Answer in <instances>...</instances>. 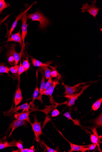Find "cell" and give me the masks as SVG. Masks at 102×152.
Segmentation results:
<instances>
[{
    "label": "cell",
    "mask_w": 102,
    "mask_h": 152,
    "mask_svg": "<svg viewBox=\"0 0 102 152\" xmlns=\"http://www.w3.org/2000/svg\"><path fill=\"white\" fill-rule=\"evenodd\" d=\"M93 132L95 136H96L99 139L100 137H99L98 134L97 133V128H95L94 129H91Z\"/></svg>",
    "instance_id": "obj_38"
},
{
    "label": "cell",
    "mask_w": 102,
    "mask_h": 152,
    "mask_svg": "<svg viewBox=\"0 0 102 152\" xmlns=\"http://www.w3.org/2000/svg\"><path fill=\"white\" fill-rule=\"evenodd\" d=\"M9 6L10 5L6 3L4 0H0V15L4 9L8 8Z\"/></svg>",
    "instance_id": "obj_24"
},
{
    "label": "cell",
    "mask_w": 102,
    "mask_h": 152,
    "mask_svg": "<svg viewBox=\"0 0 102 152\" xmlns=\"http://www.w3.org/2000/svg\"><path fill=\"white\" fill-rule=\"evenodd\" d=\"M27 122L26 121H21L16 120L13 121L9 125L8 129V132L12 129L11 133L9 136H10L13 132L17 128L22 126H26L27 125Z\"/></svg>",
    "instance_id": "obj_6"
},
{
    "label": "cell",
    "mask_w": 102,
    "mask_h": 152,
    "mask_svg": "<svg viewBox=\"0 0 102 152\" xmlns=\"http://www.w3.org/2000/svg\"><path fill=\"white\" fill-rule=\"evenodd\" d=\"M22 91L20 84H18V87L16 92L14 98L15 107H16L21 103L23 100Z\"/></svg>",
    "instance_id": "obj_10"
},
{
    "label": "cell",
    "mask_w": 102,
    "mask_h": 152,
    "mask_svg": "<svg viewBox=\"0 0 102 152\" xmlns=\"http://www.w3.org/2000/svg\"><path fill=\"white\" fill-rule=\"evenodd\" d=\"M39 88H38L37 86L33 95V100L30 102L29 104L33 107H34V102L38 97V95H39Z\"/></svg>",
    "instance_id": "obj_18"
},
{
    "label": "cell",
    "mask_w": 102,
    "mask_h": 152,
    "mask_svg": "<svg viewBox=\"0 0 102 152\" xmlns=\"http://www.w3.org/2000/svg\"><path fill=\"white\" fill-rule=\"evenodd\" d=\"M19 68V65H15L10 68V71L13 74L16 75L18 73Z\"/></svg>",
    "instance_id": "obj_30"
},
{
    "label": "cell",
    "mask_w": 102,
    "mask_h": 152,
    "mask_svg": "<svg viewBox=\"0 0 102 152\" xmlns=\"http://www.w3.org/2000/svg\"><path fill=\"white\" fill-rule=\"evenodd\" d=\"M91 2V5L88 4L87 3L83 4L81 10L82 12L87 11L94 17L96 18L100 9L97 8L95 5L96 3V1H92Z\"/></svg>",
    "instance_id": "obj_2"
},
{
    "label": "cell",
    "mask_w": 102,
    "mask_h": 152,
    "mask_svg": "<svg viewBox=\"0 0 102 152\" xmlns=\"http://www.w3.org/2000/svg\"><path fill=\"white\" fill-rule=\"evenodd\" d=\"M53 81L52 77L48 79V81L46 83L44 90H46L49 88L52 85Z\"/></svg>",
    "instance_id": "obj_31"
},
{
    "label": "cell",
    "mask_w": 102,
    "mask_h": 152,
    "mask_svg": "<svg viewBox=\"0 0 102 152\" xmlns=\"http://www.w3.org/2000/svg\"><path fill=\"white\" fill-rule=\"evenodd\" d=\"M22 65L24 68L25 72L27 71L29 69L30 64L29 61L28 57L26 59L23 60Z\"/></svg>",
    "instance_id": "obj_28"
},
{
    "label": "cell",
    "mask_w": 102,
    "mask_h": 152,
    "mask_svg": "<svg viewBox=\"0 0 102 152\" xmlns=\"http://www.w3.org/2000/svg\"><path fill=\"white\" fill-rule=\"evenodd\" d=\"M102 102V98L101 97L93 104L92 106V109L94 111L98 109L101 106Z\"/></svg>",
    "instance_id": "obj_23"
},
{
    "label": "cell",
    "mask_w": 102,
    "mask_h": 152,
    "mask_svg": "<svg viewBox=\"0 0 102 152\" xmlns=\"http://www.w3.org/2000/svg\"><path fill=\"white\" fill-rule=\"evenodd\" d=\"M24 46V45H22V49L19 53H17L15 50V45H13L11 46L8 50L7 55L8 56L10 55H12L14 56L15 61V65H17L19 61L21 60L23 55Z\"/></svg>",
    "instance_id": "obj_4"
},
{
    "label": "cell",
    "mask_w": 102,
    "mask_h": 152,
    "mask_svg": "<svg viewBox=\"0 0 102 152\" xmlns=\"http://www.w3.org/2000/svg\"><path fill=\"white\" fill-rule=\"evenodd\" d=\"M16 142L13 141L10 142H2L0 141V150L9 147L16 146Z\"/></svg>",
    "instance_id": "obj_15"
},
{
    "label": "cell",
    "mask_w": 102,
    "mask_h": 152,
    "mask_svg": "<svg viewBox=\"0 0 102 152\" xmlns=\"http://www.w3.org/2000/svg\"><path fill=\"white\" fill-rule=\"evenodd\" d=\"M93 83L88 85H86L83 87L81 91L79 93L75 94L74 96H73L71 98V100L69 101L68 103V106H72L75 104V102L78 97L80 96L83 93L84 91L88 87L90 86Z\"/></svg>",
    "instance_id": "obj_11"
},
{
    "label": "cell",
    "mask_w": 102,
    "mask_h": 152,
    "mask_svg": "<svg viewBox=\"0 0 102 152\" xmlns=\"http://www.w3.org/2000/svg\"><path fill=\"white\" fill-rule=\"evenodd\" d=\"M91 140L93 143L96 145L97 146H98L99 149L101 150L99 143V140L97 137L94 134H91Z\"/></svg>",
    "instance_id": "obj_26"
},
{
    "label": "cell",
    "mask_w": 102,
    "mask_h": 152,
    "mask_svg": "<svg viewBox=\"0 0 102 152\" xmlns=\"http://www.w3.org/2000/svg\"><path fill=\"white\" fill-rule=\"evenodd\" d=\"M60 114V112L57 109H54L52 112V117H55L59 115Z\"/></svg>",
    "instance_id": "obj_35"
},
{
    "label": "cell",
    "mask_w": 102,
    "mask_h": 152,
    "mask_svg": "<svg viewBox=\"0 0 102 152\" xmlns=\"http://www.w3.org/2000/svg\"><path fill=\"white\" fill-rule=\"evenodd\" d=\"M10 68L6 66L3 64H0V73H4L9 75Z\"/></svg>",
    "instance_id": "obj_27"
},
{
    "label": "cell",
    "mask_w": 102,
    "mask_h": 152,
    "mask_svg": "<svg viewBox=\"0 0 102 152\" xmlns=\"http://www.w3.org/2000/svg\"><path fill=\"white\" fill-rule=\"evenodd\" d=\"M29 9L24 12L22 18V26L21 37L23 44L24 45V41L25 37L27 34V11Z\"/></svg>",
    "instance_id": "obj_5"
},
{
    "label": "cell",
    "mask_w": 102,
    "mask_h": 152,
    "mask_svg": "<svg viewBox=\"0 0 102 152\" xmlns=\"http://www.w3.org/2000/svg\"><path fill=\"white\" fill-rule=\"evenodd\" d=\"M36 150L34 148H31L30 149H23L20 150L21 152H35Z\"/></svg>",
    "instance_id": "obj_34"
},
{
    "label": "cell",
    "mask_w": 102,
    "mask_h": 152,
    "mask_svg": "<svg viewBox=\"0 0 102 152\" xmlns=\"http://www.w3.org/2000/svg\"><path fill=\"white\" fill-rule=\"evenodd\" d=\"M48 66H45L41 67L44 71L45 76L47 79H48L51 77V72L52 71V70L49 68Z\"/></svg>",
    "instance_id": "obj_20"
},
{
    "label": "cell",
    "mask_w": 102,
    "mask_h": 152,
    "mask_svg": "<svg viewBox=\"0 0 102 152\" xmlns=\"http://www.w3.org/2000/svg\"><path fill=\"white\" fill-rule=\"evenodd\" d=\"M64 115L69 119V120H71L73 122L74 124V125H78V126H79L81 127L79 121L77 120H73L71 115H70L69 112H66V113L64 114Z\"/></svg>",
    "instance_id": "obj_21"
},
{
    "label": "cell",
    "mask_w": 102,
    "mask_h": 152,
    "mask_svg": "<svg viewBox=\"0 0 102 152\" xmlns=\"http://www.w3.org/2000/svg\"><path fill=\"white\" fill-rule=\"evenodd\" d=\"M43 74L39 89L40 95H41L44 91L46 84L45 76V75L43 74H44L43 73Z\"/></svg>",
    "instance_id": "obj_25"
},
{
    "label": "cell",
    "mask_w": 102,
    "mask_h": 152,
    "mask_svg": "<svg viewBox=\"0 0 102 152\" xmlns=\"http://www.w3.org/2000/svg\"><path fill=\"white\" fill-rule=\"evenodd\" d=\"M41 144L44 148H45L48 152H58V151L48 147L43 140L40 141Z\"/></svg>",
    "instance_id": "obj_29"
},
{
    "label": "cell",
    "mask_w": 102,
    "mask_h": 152,
    "mask_svg": "<svg viewBox=\"0 0 102 152\" xmlns=\"http://www.w3.org/2000/svg\"><path fill=\"white\" fill-rule=\"evenodd\" d=\"M95 126L96 127H101L102 126V115L101 114L99 116L95 119L94 121Z\"/></svg>",
    "instance_id": "obj_22"
},
{
    "label": "cell",
    "mask_w": 102,
    "mask_h": 152,
    "mask_svg": "<svg viewBox=\"0 0 102 152\" xmlns=\"http://www.w3.org/2000/svg\"><path fill=\"white\" fill-rule=\"evenodd\" d=\"M30 105L27 102L19 106H17L15 107L14 108L10 110L8 114L9 115H11L21 110H23V111H29L30 108Z\"/></svg>",
    "instance_id": "obj_9"
},
{
    "label": "cell",
    "mask_w": 102,
    "mask_h": 152,
    "mask_svg": "<svg viewBox=\"0 0 102 152\" xmlns=\"http://www.w3.org/2000/svg\"><path fill=\"white\" fill-rule=\"evenodd\" d=\"M63 136L68 142L69 143L70 145H71V149L68 151V152H72L73 151H81L83 147L85 146L87 147L86 145V146H85V145H79L73 144L68 141Z\"/></svg>",
    "instance_id": "obj_14"
},
{
    "label": "cell",
    "mask_w": 102,
    "mask_h": 152,
    "mask_svg": "<svg viewBox=\"0 0 102 152\" xmlns=\"http://www.w3.org/2000/svg\"><path fill=\"white\" fill-rule=\"evenodd\" d=\"M1 21H0V23H1Z\"/></svg>",
    "instance_id": "obj_40"
},
{
    "label": "cell",
    "mask_w": 102,
    "mask_h": 152,
    "mask_svg": "<svg viewBox=\"0 0 102 152\" xmlns=\"http://www.w3.org/2000/svg\"><path fill=\"white\" fill-rule=\"evenodd\" d=\"M24 70L22 65V64L21 62V61H20V65L19 66V68L18 71V75L19 76L23 72H24Z\"/></svg>",
    "instance_id": "obj_32"
},
{
    "label": "cell",
    "mask_w": 102,
    "mask_h": 152,
    "mask_svg": "<svg viewBox=\"0 0 102 152\" xmlns=\"http://www.w3.org/2000/svg\"><path fill=\"white\" fill-rule=\"evenodd\" d=\"M48 66L52 69V72H51V77L52 78L57 77L60 78L61 75L57 71L55 67L54 66Z\"/></svg>",
    "instance_id": "obj_19"
},
{
    "label": "cell",
    "mask_w": 102,
    "mask_h": 152,
    "mask_svg": "<svg viewBox=\"0 0 102 152\" xmlns=\"http://www.w3.org/2000/svg\"><path fill=\"white\" fill-rule=\"evenodd\" d=\"M1 49H0V53H1Z\"/></svg>",
    "instance_id": "obj_39"
},
{
    "label": "cell",
    "mask_w": 102,
    "mask_h": 152,
    "mask_svg": "<svg viewBox=\"0 0 102 152\" xmlns=\"http://www.w3.org/2000/svg\"><path fill=\"white\" fill-rule=\"evenodd\" d=\"M57 80H55L53 82V83L49 88V96L52 97L53 94L54 90L56 86L59 84V80L60 78H58Z\"/></svg>",
    "instance_id": "obj_17"
},
{
    "label": "cell",
    "mask_w": 102,
    "mask_h": 152,
    "mask_svg": "<svg viewBox=\"0 0 102 152\" xmlns=\"http://www.w3.org/2000/svg\"><path fill=\"white\" fill-rule=\"evenodd\" d=\"M24 14V12H22L20 13V15L17 16L16 17L15 20L10 30L8 38L10 37L12 34V33L13 32V30L16 28L18 21L21 19L22 17Z\"/></svg>",
    "instance_id": "obj_13"
},
{
    "label": "cell",
    "mask_w": 102,
    "mask_h": 152,
    "mask_svg": "<svg viewBox=\"0 0 102 152\" xmlns=\"http://www.w3.org/2000/svg\"><path fill=\"white\" fill-rule=\"evenodd\" d=\"M89 82H84L79 83L74 85L73 86H70L63 84V85L65 88V91L64 95L66 96H69L73 95L76 91V89L78 88L80 86L88 83Z\"/></svg>",
    "instance_id": "obj_7"
},
{
    "label": "cell",
    "mask_w": 102,
    "mask_h": 152,
    "mask_svg": "<svg viewBox=\"0 0 102 152\" xmlns=\"http://www.w3.org/2000/svg\"><path fill=\"white\" fill-rule=\"evenodd\" d=\"M11 41L17 42L21 45H24L22 40L20 30L15 34L11 35L10 37L8 39V42Z\"/></svg>",
    "instance_id": "obj_12"
},
{
    "label": "cell",
    "mask_w": 102,
    "mask_h": 152,
    "mask_svg": "<svg viewBox=\"0 0 102 152\" xmlns=\"http://www.w3.org/2000/svg\"><path fill=\"white\" fill-rule=\"evenodd\" d=\"M34 122L31 123L32 128L34 132L36 140L37 142L40 141V137L41 135H43L41 128V125L38 122L36 115L34 117Z\"/></svg>",
    "instance_id": "obj_3"
},
{
    "label": "cell",
    "mask_w": 102,
    "mask_h": 152,
    "mask_svg": "<svg viewBox=\"0 0 102 152\" xmlns=\"http://www.w3.org/2000/svg\"><path fill=\"white\" fill-rule=\"evenodd\" d=\"M87 147H88V151L92 150L95 149L96 147V145L93 143L92 144L86 145Z\"/></svg>",
    "instance_id": "obj_36"
},
{
    "label": "cell",
    "mask_w": 102,
    "mask_h": 152,
    "mask_svg": "<svg viewBox=\"0 0 102 152\" xmlns=\"http://www.w3.org/2000/svg\"><path fill=\"white\" fill-rule=\"evenodd\" d=\"M32 111H23L21 113L16 112L14 117L16 120L26 121L31 124V123L30 120L29 114Z\"/></svg>",
    "instance_id": "obj_8"
},
{
    "label": "cell",
    "mask_w": 102,
    "mask_h": 152,
    "mask_svg": "<svg viewBox=\"0 0 102 152\" xmlns=\"http://www.w3.org/2000/svg\"><path fill=\"white\" fill-rule=\"evenodd\" d=\"M8 57V62L9 64L12 65H15V61L14 56L12 55H10Z\"/></svg>",
    "instance_id": "obj_33"
},
{
    "label": "cell",
    "mask_w": 102,
    "mask_h": 152,
    "mask_svg": "<svg viewBox=\"0 0 102 152\" xmlns=\"http://www.w3.org/2000/svg\"><path fill=\"white\" fill-rule=\"evenodd\" d=\"M16 147H17L20 150L23 149V145L22 143L20 142H16Z\"/></svg>",
    "instance_id": "obj_37"
},
{
    "label": "cell",
    "mask_w": 102,
    "mask_h": 152,
    "mask_svg": "<svg viewBox=\"0 0 102 152\" xmlns=\"http://www.w3.org/2000/svg\"><path fill=\"white\" fill-rule=\"evenodd\" d=\"M31 19L33 21H39L40 22L39 28L40 29H44L46 28L50 23L49 19L40 11L28 14L27 19Z\"/></svg>",
    "instance_id": "obj_1"
},
{
    "label": "cell",
    "mask_w": 102,
    "mask_h": 152,
    "mask_svg": "<svg viewBox=\"0 0 102 152\" xmlns=\"http://www.w3.org/2000/svg\"><path fill=\"white\" fill-rule=\"evenodd\" d=\"M29 56L31 58L32 63L33 65L35 67H42L45 66H49V64L44 63L30 56Z\"/></svg>",
    "instance_id": "obj_16"
}]
</instances>
